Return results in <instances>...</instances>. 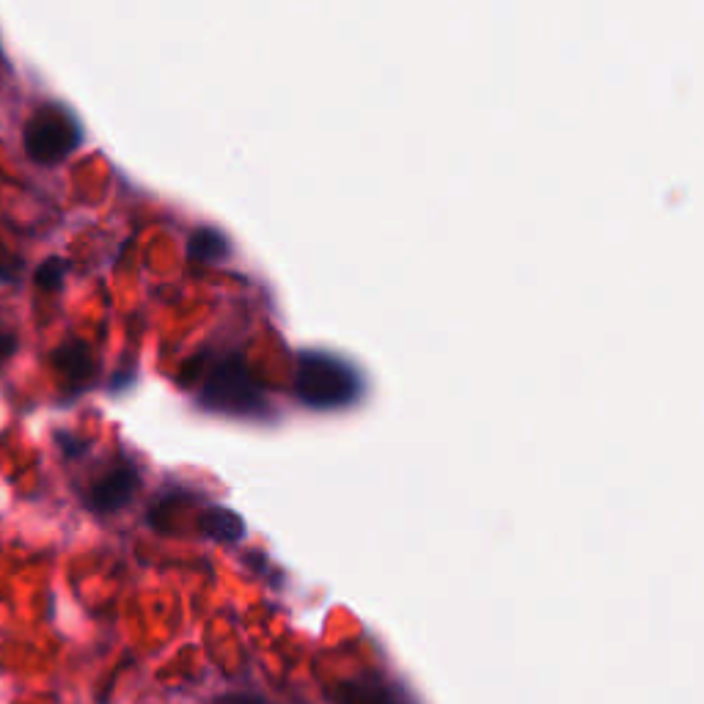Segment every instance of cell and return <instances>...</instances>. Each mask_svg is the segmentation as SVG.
<instances>
[{
	"mask_svg": "<svg viewBox=\"0 0 704 704\" xmlns=\"http://www.w3.org/2000/svg\"><path fill=\"white\" fill-rule=\"evenodd\" d=\"M138 473L130 465H119L110 473H105L88 493V506L94 512H119L121 506L130 504V498L138 490Z\"/></svg>",
	"mask_w": 704,
	"mask_h": 704,
	"instance_id": "277c9868",
	"label": "cell"
},
{
	"mask_svg": "<svg viewBox=\"0 0 704 704\" xmlns=\"http://www.w3.org/2000/svg\"><path fill=\"white\" fill-rule=\"evenodd\" d=\"M201 531L215 542L234 545V542H240L245 537V520L229 506H212L201 515Z\"/></svg>",
	"mask_w": 704,
	"mask_h": 704,
	"instance_id": "8992f818",
	"label": "cell"
},
{
	"mask_svg": "<svg viewBox=\"0 0 704 704\" xmlns=\"http://www.w3.org/2000/svg\"><path fill=\"white\" fill-rule=\"evenodd\" d=\"M83 141L80 124L69 110L44 105L25 124V152L33 163L55 165L66 160Z\"/></svg>",
	"mask_w": 704,
	"mask_h": 704,
	"instance_id": "3957f363",
	"label": "cell"
},
{
	"mask_svg": "<svg viewBox=\"0 0 704 704\" xmlns=\"http://www.w3.org/2000/svg\"><path fill=\"white\" fill-rule=\"evenodd\" d=\"M55 366L69 377V380H88L94 372V358L91 350L80 341L64 344L61 350H55Z\"/></svg>",
	"mask_w": 704,
	"mask_h": 704,
	"instance_id": "ba28073f",
	"label": "cell"
},
{
	"mask_svg": "<svg viewBox=\"0 0 704 704\" xmlns=\"http://www.w3.org/2000/svg\"><path fill=\"white\" fill-rule=\"evenodd\" d=\"M295 394L311 410H341L363 396L361 372L333 352H300L295 374Z\"/></svg>",
	"mask_w": 704,
	"mask_h": 704,
	"instance_id": "7a4b0ae2",
	"label": "cell"
},
{
	"mask_svg": "<svg viewBox=\"0 0 704 704\" xmlns=\"http://www.w3.org/2000/svg\"><path fill=\"white\" fill-rule=\"evenodd\" d=\"M66 275V262L64 259H47V262L39 267V273H36V281H39V286H44V289H55V286H61V281H64Z\"/></svg>",
	"mask_w": 704,
	"mask_h": 704,
	"instance_id": "9c48e42d",
	"label": "cell"
},
{
	"mask_svg": "<svg viewBox=\"0 0 704 704\" xmlns=\"http://www.w3.org/2000/svg\"><path fill=\"white\" fill-rule=\"evenodd\" d=\"M187 253H190V259H196V262L201 264H218L223 262V259H229V253H231L229 237H226L220 229L201 226V229L190 234Z\"/></svg>",
	"mask_w": 704,
	"mask_h": 704,
	"instance_id": "52a82bcc",
	"label": "cell"
},
{
	"mask_svg": "<svg viewBox=\"0 0 704 704\" xmlns=\"http://www.w3.org/2000/svg\"><path fill=\"white\" fill-rule=\"evenodd\" d=\"M17 347V341H14V333H11L6 325H0V355H9L11 350Z\"/></svg>",
	"mask_w": 704,
	"mask_h": 704,
	"instance_id": "30bf717a",
	"label": "cell"
},
{
	"mask_svg": "<svg viewBox=\"0 0 704 704\" xmlns=\"http://www.w3.org/2000/svg\"><path fill=\"white\" fill-rule=\"evenodd\" d=\"M215 704H262L259 699H253V696H245V693H229V696H223V699H218Z\"/></svg>",
	"mask_w": 704,
	"mask_h": 704,
	"instance_id": "8fae6325",
	"label": "cell"
},
{
	"mask_svg": "<svg viewBox=\"0 0 704 704\" xmlns=\"http://www.w3.org/2000/svg\"><path fill=\"white\" fill-rule=\"evenodd\" d=\"M198 405L218 416L270 421L275 416L270 396L253 380L240 355L220 358L198 388Z\"/></svg>",
	"mask_w": 704,
	"mask_h": 704,
	"instance_id": "6da1fadb",
	"label": "cell"
},
{
	"mask_svg": "<svg viewBox=\"0 0 704 704\" xmlns=\"http://www.w3.org/2000/svg\"><path fill=\"white\" fill-rule=\"evenodd\" d=\"M339 704H405V699L380 680H355L344 682L336 688Z\"/></svg>",
	"mask_w": 704,
	"mask_h": 704,
	"instance_id": "5b68a950",
	"label": "cell"
}]
</instances>
